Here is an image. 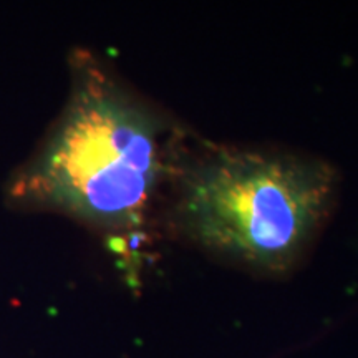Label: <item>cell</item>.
Returning <instances> with one entry per match:
<instances>
[{"label": "cell", "mask_w": 358, "mask_h": 358, "mask_svg": "<svg viewBox=\"0 0 358 358\" xmlns=\"http://www.w3.org/2000/svg\"><path fill=\"white\" fill-rule=\"evenodd\" d=\"M338 185L337 169L320 158L214 146L178 168L173 229L213 256L287 274L332 214Z\"/></svg>", "instance_id": "6da1fadb"}, {"label": "cell", "mask_w": 358, "mask_h": 358, "mask_svg": "<svg viewBox=\"0 0 358 358\" xmlns=\"http://www.w3.org/2000/svg\"><path fill=\"white\" fill-rule=\"evenodd\" d=\"M164 124L95 66L73 96L32 179L40 198L75 216L133 229L168 169Z\"/></svg>", "instance_id": "7a4b0ae2"}]
</instances>
